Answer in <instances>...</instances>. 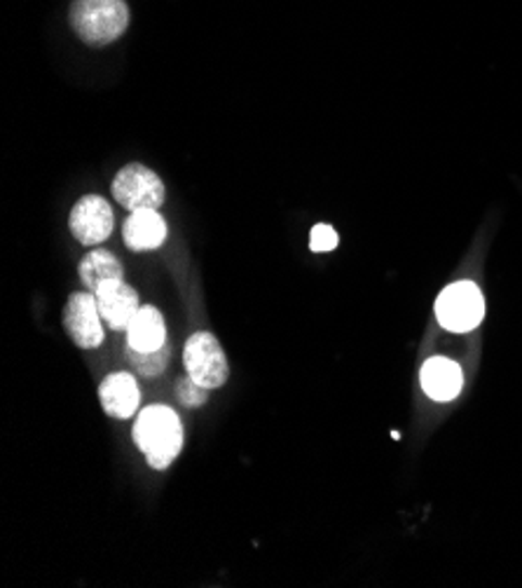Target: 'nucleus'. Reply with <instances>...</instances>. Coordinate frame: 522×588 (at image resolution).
<instances>
[{
  "mask_svg": "<svg viewBox=\"0 0 522 588\" xmlns=\"http://www.w3.org/2000/svg\"><path fill=\"white\" fill-rule=\"evenodd\" d=\"M183 425L169 405H148L133 422V443L143 452L153 470H169L171 462L183 450Z\"/></svg>",
  "mask_w": 522,
  "mask_h": 588,
  "instance_id": "obj_1",
  "label": "nucleus"
},
{
  "mask_svg": "<svg viewBox=\"0 0 522 588\" xmlns=\"http://www.w3.org/2000/svg\"><path fill=\"white\" fill-rule=\"evenodd\" d=\"M68 17L82 42L103 48L127 32L129 8L125 0H73Z\"/></svg>",
  "mask_w": 522,
  "mask_h": 588,
  "instance_id": "obj_2",
  "label": "nucleus"
},
{
  "mask_svg": "<svg viewBox=\"0 0 522 588\" xmlns=\"http://www.w3.org/2000/svg\"><path fill=\"white\" fill-rule=\"evenodd\" d=\"M483 293L473 282H455L436 300L438 324L453 334H467L483 322Z\"/></svg>",
  "mask_w": 522,
  "mask_h": 588,
  "instance_id": "obj_3",
  "label": "nucleus"
},
{
  "mask_svg": "<svg viewBox=\"0 0 522 588\" xmlns=\"http://www.w3.org/2000/svg\"><path fill=\"white\" fill-rule=\"evenodd\" d=\"M183 364L188 375L206 389H218L228 383L230 366L216 336L200 330L192 334L183 350Z\"/></svg>",
  "mask_w": 522,
  "mask_h": 588,
  "instance_id": "obj_4",
  "label": "nucleus"
},
{
  "mask_svg": "<svg viewBox=\"0 0 522 588\" xmlns=\"http://www.w3.org/2000/svg\"><path fill=\"white\" fill-rule=\"evenodd\" d=\"M113 198L129 211L160 209L167 198V190L153 170L143 167V164H127L113 178Z\"/></svg>",
  "mask_w": 522,
  "mask_h": 588,
  "instance_id": "obj_5",
  "label": "nucleus"
},
{
  "mask_svg": "<svg viewBox=\"0 0 522 588\" xmlns=\"http://www.w3.org/2000/svg\"><path fill=\"white\" fill-rule=\"evenodd\" d=\"M113 209L101 195H85V198H80L78 204L71 209L68 228L73 237L85 247H97L106 242L113 233Z\"/></svg>",
  "mask_w": 522,
  "mask_h": 588,
  "instance_id": "obj_6",
  "label": "nucleus"
},
{
  "mask_svg": "<svg viewBox=\"0 0 522 588\" xmlns=\"http://www.w3.org/2000/svg\"><path fill=\"white\" fill-rule=\"evenodd\" d=\"M103 316L92 291L73 293L64 308V328L68 338L82 350H94L103 342Z\"/></svg>",
  "mask_w": 522,
  "mask_h": 588,
  "instance_id": "obj_7",
  "label": "nucleus"
},
{
  "mask_svg": "<svg viewBox=\"0 0 522 588\" xmlns=\"http://www.w3.org/2000/svg\"><path fill=\"white\" fill-rule=\"evenodd\" d=\"M94 296L99 312L103 316V324L111 330H125L127 334L131 320L141 310L139 293L133 291L125 279H113L101 284Z\"/></svg>",
  "mask_w": 522,
  "mask_h": 588,
  "instance_id": "obj_8",
  "label": "nucleus"
},
{
  "mask_svg": "<svg viewBox=\"0 0 522 588\" xmlns=\"http://www.w3.org/2000/svg\"><path fill=\"white\" fill-rule=\"evenodd\" d=\"M167 223H164L157 209L129 211L123 225V239L131 251H155L167 242Z\"/></svg>",
  "mask_w": 522,
  "mask_h": 588,
  "instance_id": "obj_9",
  "label": "nucleus"
},
{
  "mask_svg": "<svg viewBox=\"0 0 522 588\" xmlns=\"http://www.w3.org/2000/svg\"><path fill=\"white\" fill-rule=\"evenodd\" d=\"M99 401L101 409L106 415L115 420H127L137 415L141 403V391L137 385V378L129 373H113L109 378H103L99 387Z\"/></svg>",
  "mask_w": 522,
  "mask_h": 588,
  "instance_id": "obj_10",
  "label": "nucleus"
},
{
  "mask_svg": "<svg viewBox=\"0 0 522 588\" xmlns=\"http://www.w3.org/2000/svg\"><path fill=\"white\" fill-rule=\"evenodd\" d=\"M127 345L139 352H155L162 350L167 342V324L164 316L153 305H141L127 328Z\"/></svg>",
  "mask_w": 522,
  "mask_h": 588,
  "instance_id": "obj_11",
  "label": "nucleus"
},
{
  "mask_svg": "<svg viewBox=\"0 0 522 588\" xmlns=\"http://www.w3.org/2000/svg\"><path fill=\"white\" fill-rule=\"evenodd\" d=\"M461 385H464V375H461V368L450 359L434 356L422 368V389L434 401L455 399L461 391Z\"/></svg>",
  "mask_w": 522,
  "mask_h": 588,
  "instance_id": "obj_12",
  "label": "nucleus"
},
{
  "mask_svg": "<svg viewBox=\"0 0 522 588\" xmlns=\"http://www.w3.org/2000/svg\"><path fill=\"white\" fill-rule=\"evenodd\" d=\"M80 279L87 286V291H97L101 284L113 282V279H123L125 270L123 263L115 259V255L106 249H92L85 259L80 261Z\"/></svg>",
  "mask_w": 522,
  "mask_h": 588,
  "instance_id": "obj_13",
  "label": "nucleus"
},
{
  "mask_svg": "<svg viewBox=\"0 0 522 588\" xmlns=\"http://www.w3.org/2000/svg\"><path fill=\"white\" fill-rule=\"evenodd\" d=\"M125 352H127L129 364L141 375V378H157V375H162L164 368L169 366V359H171L169 345H164L162 350H155V352H139L127 345Z\"/></svg>",
  "mask_w": 522,
  "mask_h": 588,
  "instance_id": "obj_14",
  "label": "nucleus"
},
{
  "mask_svg": "<svg viewBox=\"0 0 522 588\" xmlns=\"http://www.w3.org/2000/svg\"><path fill=\"white\" fill-rule=\"evenodd\" d=\"M176 399L181 401L186 409H200V405L208 401V389L192 380L188 375V378L176 383Z\"/></svg>",
  "mask_w": 522,
  "mask_h": 588,
  "instance_id": "obj_15",
  "label": "nucleus"
},
{
  "mask_svg": "<svg viewBox=\"0 0 522 588\" xmlns=\"http://www.w3.org/2000/svg\"><path fill=\"white\" fill-rule=\"evenodd\" d=\"M338 247V233L331 228V225L319 223L311 228L309 235V249L315 253H328Z\"/></svg>",
  "mask_w": 522,
  "mask_h": 588,
  "instance_id": "obj_16",
  "label": "nucleus"
}]
</instances>
